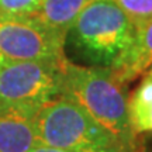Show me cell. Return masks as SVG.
<instances>
[{
  "mask_svg": "<svg viewBox=\"0 0 152 152\" xmlns=\"http://www.w3.org/2000/svg\"><path fill=\"white\" fill-rule=\"evenodd\" d=\"M61 96L77 103L127 147H140L128 118L124 85L115 77L111 68L80 66L68 59Z\"/></svg>",
  "mask_w": 152,
  "mask_h": 152,
  "instance_id": "6da1fadb",
  "label": "cell"
},
{
  "mask_svg": "<svg viewBox=\"0 0 152 152\" xmlns=\"http://www.w3.org/2000/svg\"><path fill=\"white\" fill-rule=\"evenodd\" d=\"M34 128L39 144L69 152H144L145 148L127 147L65 96L41 107Z\"/></svg>",
  "mask_w": 152,
  "mask_h": 152,
  "instance_id": "7a4b0ae2",
  "label": "cell"
},
{
  "mask_svg": "<svg viewBox=\"0 0 152 152\" xmlns=\"http://www.w3.org/2000/svg\"><path fill=\"white\" fill-rule=\"evenodd\" d=\"M135 30L113 0H90L69 28L66 39L93 66L111 68L130 48Z\"/></svg>",
  "mask_w": 152,
  "mask_h": 152,
  "instance_id": "3957f363",
  "label": "cell"
},
{
  "mask_svg": "<svg viewBox=\"0 0 152 152\" xmlns=\"http://www.w3.org/2000/svg\"><path fill=\"white\" fill-rule=\"evenodd\" d=\"M68 59L52 58L0 64V109L35 117L42 106L59 97Z\"/></svg>",
  "mask_w": 152,
  "mask_h": 152,
  "instance_id": "277c9868",
  "label": "cell"
},
{
  "mask_svg": "<svg viewBox=\"0 0 152 152\" xmlns=\"http://www.w3.org/2000/svg\"><path fill=\"white\" fill-rule=\"evenodd\" d=\"M66 35L33 16L0 18V64L65 58Z\"/></svg>",
  "mask_w": 152,
  "mask_h": 152,
  "instance_id": "5b68a950",
  "label": "cell"
},
{
  "mask_svg": "<svg viewBox=\"0 0 152 152\" xmlns=\"http://www.w3.org/2000/svg\"><path fill=\"white\" fill-rule=\"evenodd\" d=\"M152 66V18L145 24L137 27L134 39L115 65L111 66L115 77L123 85L134 80L135 77Z\"/></svg>",
  "mask_w": 152,
  "mask_h": 152,
  "instance_id": "8992f818",
  "label": "cell"
},
{
  "mask_svg": "<svg viewBox=\"0 0 152 152\" xmlns=\"http://www.w3.org/2000/svg\"><path fill=\"white\" fill-rule=\"evenodd\" d=\"M38 144L33 117L0 109V152H30Z\"/></svg>",
  "mask_w": 152,
  "mask_h": 152,
  "instance_id": "52a82bcc",
  "label": "cell"
},
{
  "mask_svg": "<svg viewBox=\"0 0 152 152\" xmlns=\"http://www.w3.org/2000/svg\"><path fill=\"white\" fill-rule=\"evenodd\" d=\"M89 1L90 0H41L33 17L47 27L66 35Z\"/></svg>",
  "mask_w": 152,
  "mask_h": 152,
  "instance_id": "ba28073f",
  "label": "cell"
},
{
  "mask_svg": "<svg viewBox=\"0 0 152 152\" xmlns=\"http://www.w3.org/2000/svg\"><path fill=\"white\" fill-rule=\"evenodd\" d=\"M128 118L132 131L138 134L152 132V75L147 73L128 97Z\"/></svg>",
  "mask_w": 152,
  "mask_h": 152,
  "instance_id": "9c48e42d",
  "label": "cell"
},
{
  "mask_svg": "<svg viewBox=\"0 0 152 152\" xmlns=\"http://www.w3.org/2000/svg\"><path fill=\"white\" fill-rule=\"evenodd\" d=\"M132 24L140 27L152 18V0H113Z\"/></svg>",
  "mask_w": 152,
  "mask_h": 152,
  "instance_id": "30bf717a",
  "label": "cell"
},
{
  "mask_svg": "<svg viewBox=\"0 0 152 152\" xmlns=\"http://www.w3.org/2000/svg\"><path fill=\"white\" fill-rule=\"evenodd\" d=\"M39 1L41 0H0V18L33 16Z\"/></svg>",
  "mask_w": 152,
  "mask_h": 152,
  "instance_id": "8fae6325",
  "label": "cell"
},
{
  "mask_svg": "<svg viewBox=\"0 0 152 152\" xmlns=\"http://www.w3.org/2000/svg\"><path fill=\"white\" fill-rule=\"evenodd\" d=\"M30 152H69L65 149H58V148H52V147H47L42 144H38L37 147H34Z\"/></svg>",
  "mask_w": 152,
  "mask_h": 152,
  "instance_id": "7c38bea8",
  "label": "cell"
},
{
  "mask_svg": "<svg viewBox=\"0 0 152 152\" xmlns=\"http://www.w3.org/2000/svg\"><path fill=\"white\" fill-rule=\"evenodd\" d=\"M145 73H149V75H152V66H151V68H149V69H148L147 72H145Z\"/></svg>",
  "mask_w": 152,
  "mask_h": 152,
  "instance_id": "4fadbf2b",
  "label": "cell"
},
{
  "mask_svg": "<svg viewBox=\"0 0 152 152\" xmlns=\"http://www.w3.org/2000/svg\"><path fill=\"white\" fill-rule=\"evenodd\" d=\"M144 152H152V151H148L147 148H144Z\"/></svg>",
  "mask_w": 152,
  "mask_h": 152,
  "instance_id": "5bb4252c",
  "label": "cell"
}]
</instances>
